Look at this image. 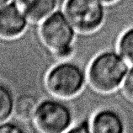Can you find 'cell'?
Instances as JSON below:
<instances>
[{
  "label": "cell",
  "instance_id": "6da1fadb",
  "mask_svg": "<svg viewBox=\"0 0 133 133\" xmlns=\"http://www.w3.org/2000/svg\"><path fill=\"white\" fill-rule=\"evenodd\" d=\"M130 64L115 49L100 51L87 66L86 87L99 93H111L121 88Z\"/></svg>",
  "mask_w": 133,
  "mask_h": 133
},
{
  "label": "cell",
  "instance_id": "7a4b0ae2",
  "mask_svg": "<svg viewBox=\"0 0 133 133\" xmlns=\"http://www.w3.org/2000/svg\"><path fill=\"white\" fill-rule=\"evenodd\" d=\"M87 83L86 68L71 61H63L52 66L45 79L48 92L59 99H68L79 95Z\"/></svg>",
  "mask_w": 133,
  "mask_h": 133
},
{
  "label": "cell",
  "instance_id": "3957f363",
  "mask_svg": "<svg viewBox=\"0 0 133 133\" xmlns=\"http://www.w3.org/2000/svg\"><path fill=\"white\" fill-rule=\"evenodd\" d=\"M77 31L61 11H55L41 23L39 34L43 45L55 57L68 60L75 53Z\"/></svg>",
  "mask_w": 133,
  "mask_h": 133
},
{
  "label": "cell",
  "instance_id": "277c9868",
  "mask_svg": "<svg viewBox=\"0 0 133 133\" xmlns=\"http://www.w3.org/2000/svg\"><path fill=\"white\" fill-rule=\"evenodd\" d=\"M64 15L79 35L99 30L106 17V4L101 0H66Z\"/></svg>",
  "mask_w": 133,
  "mask_h": 133
},
{
  "label": "cell",
  "instance_id": "5b68a950",
  "mask_svg": "<svg viewBox=\"0 0 133 133\" xmlns=\"http://www.w3.org/2000/svg\"><path fill=\"white\" fill-rule=\"evenodd\" d=\"M73 113L68 104L57 99H45L38 104L33 122L40 132L61 133L72 125Z\"/></svg>",
  "mask_w": 133,
  "mask_h": 133
},
{
  "label": "cell",
  "instance_id": "8992f818",
  "mask_svg": "<svg viewBox=\"0 0 133 133\" xmlns=\"http://www.w3.org/2000/svg\"><path fill=\"white\" fill-rule=\"evenodd\" d=\"M29 20L18 3L9 2L0 8V38L13 40L26 30Z\"/></svg>",
  "mask_w": 133,
  "mask_h": 133
},
{
  "label": "cell",
  "instance_id": "52a82bcc",
  "mask_svg": "<svg viewBox=\"0 0 133 133\" xmlns=\"http://www.w3.org/2000/svg\"><path fill=\"white\" fill-rule=\"evenodd\" d=\"M92 133H125L123 115L115 108L106 106L98 109L90 117Z\"/></svg>",
  "mask_w": 133,
  "mask_h": 133
},
{
  "label": "cell",
  "instance_id": "ba28073f",
  "mask_svg": "<svg viewBox=\"0 0 133 133\" xmlns=\"http://www.w3.org/2000/svg\"><path fill=\"white\" fill-rule=\"evenodd\" d=\"M18 4L30 22L38 24L56 11L57 0H18Z\"/></svg>",
  "mask_w": 133,
  "mask_h": 133
},
{
  "label": "cell",
  "instance_id": "9c48e42d",
  "mask_svg": "<svg viewBox=\"0 0 133 133\" xmlns=\"http://www.w3.org/2000/svg\"><path fill=\"white\" fill-rule=\"evenodd\" d=\"M36 98L31 95H22L15 100L14 114L19 121L28 122L33 121L38 106Z\"/></svg>",
  "mask_w": 133,
  "mask_h": 133
},
{
  "label": "cell",
  "instance_id": "30bf717a",
  "mask_svg": "<svg viewBox=\"0 0 133 133\" xmlns=\"http://www.w3.org/2000/svg\"><path fill=\"white\" fill-rule=\"evenodd\" d=\"M15 98L11 89L0 83V124L7 121L14 114Z\"/></svg>",
  "mask_w": 133,
  "mask_h": 133
},
{
  "label": "cell",
  "instance_id": "8fae6325",
  "mask_svg": "<svg viewBox=\"0 0 133 133\" xmlns=\"http://www.w3.org/2000/svg\"><path fill=\"white\" fill-rule=\"evenodd\" d=\"M116 50L130 66L133 65V26L127 28L119 38Z\"/></svg>",
  "mask_w": 133,
  "mask_h": 133
},
{
  "label": "cell",
  "instance_id": "7c38bea8",
  "mask_svg": "<svg viewBox=\"0 0 133 133\" xmlns=\"http://www.w3.org/2000/svg\"><path fill=\"white\" fill-rule=\"evenodd\" d=\"M115 92L133 101V65L130 66L121 87L115 90Z\"/></svg>",
  "mask_w": 133,
  "mask_h": 133
},
{
  "label": "cell",
  "instance_id": "4fadbf2b",
  "mask_svg": "<svg viewBox=\"0 0 133 133\" xmlns=\"http://www.w3.org/2000/svg\"><path fill=\"white\" fill-rule=\"evenodd\" d=\"M68 132L72 133H92L89 117H83L75 125H72Z\"/></svg>",
  "mask_w": 133,
  "mask_h": 133
},
{
  "label": "cell",
  "instance_id": "5bb4252c",
  "mask_svg": "<svg viewBox=\"0 0 133 133\" xmlns=\"http://www.w3.org/2000/svg\"><path fill=\"white\" fill-rule=\"evenodd\" d=\"M24 131H26L25 128L15 122L7 121L0 124V133H19Z\"/></svg>",
  "mask_w": 133,
  "mask_h": 133
},
{
  "label": "cell",
  "instance_id": "9a60e30c",
  "mask_svg": "<svg viewBox=\"0 0 133 133\" xmlns=\"http://www.w3.org/2000/svg\"><path fill=\"white\" fill-rule=\"evenodd\" d=\"M104 3H105L106 5H108V4H110V3H115V2H116L117 0H101Z\"/></svg>",
  "mask_w": 133,
  "mask_h": 133
},
{
  "label": "cell",
  "instance_id": "2e32d148",
  "mask_svg": "<svg viewBox=\"0 0 133 133\" xmlns=\"http://www.w3.org/2000/svg\"><path fill=\"white\" fill-rule=\"evenodd\" d=\"M9 2H10V0H0V8H1L2 6L7 4V3Z\"/></svg>",
  "mask_w": 133,
  "mask_h": 133
}]
</instances>
